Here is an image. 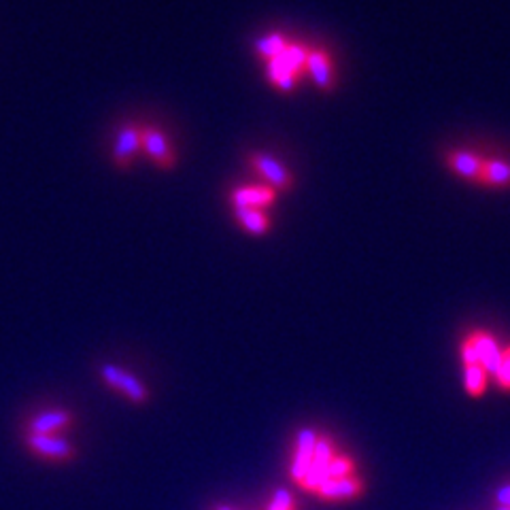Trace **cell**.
<instances>
[{
  "label": "cell",
  "instance_id": "20",
  "mask_svg": "<svg viewBox=\"0 0 510 510\" xmlns=\"http://www.w3.org/2000/svg\"><path fill=\"white\" fill-rule=\"evenodd\" d=\"M494 377H495V383L500 385L502 389L510 391V347H506V349H502L500 364H497Z\"/></svg>",
  "mask_w": 510,
  "mask_h": 510
},
{
  "label": "cell",
  "instance_id": "3",
  "mask_svg": "<svg viewBox=\"0 0 510 510\" xmlns=\"http://www.w3.org/2000/svg\"><path fill=\"white\" fill-rule=\"evenodd\" d=\"M142 152L160 171H172L177 166L175 145L158 126H142Z\"/></svg>",
  "mask_w": 510,
  "mask_h": 510
},
{
  "label": "cell",
  "instance_id": "18",
  "mask_svg": "<svg viewBox=\"0 0 510 510\" xmlns=\"http://www.w3.org/2000/svg\"><path fill=\"white\" fill-rule=\"evenodd\" d=\"M288 39H285L283 34H279V33H270V34H266L262 36V39H258L255 41V54L260 55V58H264L266 62H270L272 58H277L279 54L283 52L285 47H288Z\"/></svg>",
  "mask_w": 510,
  "mask_h": 510
},
{
  "label": "cell",
  "instance_id": "17",
  "mask_svg": "<svg viewBox=\"0 0 510 510\" xmlns=\"http://www.w3.org/2000/svg\"><path fill=\"white\" fill-rule=\"evenodd\" d=\"M464 387L468 391V396L472 397H481L487 389L489 381V372L483 368V366H466L464 368Z\"/></svg>",
  "mask_w": 510,
  "mask_h": 510
},
{
  "label": "cell",
  "instance_id": "16",
  "mask_svg": "<svg viewBox=\"0 0 510 510\" xmlns=\"http://www.w3.org/2000/svg\"><path fill=\"white\" fill-rule=\"evenodd\" d=\"M30 445H33L34 451H39L47 457L71 456V446H68V443H64V440H60V438H54V436H39V434H34V436L30 438Z\"/></svg>",
  "mask_w": 510,
  "mask_h": 510
},
{
  "label": "cell",
  "instance_id": "8",
  "mask_svg": "<svg viewBox=\"0 0 510 510\" xmlns=\"http://www.w3.org/2000/svg\"><path fill=\"white\" fill-rule=\"evenodd\" d=\"M103 378L107 381L111 387L120 389L122 394H126L128 397H132L134 402H142L147 397V391L142 387V383L134 375H130L128 370L120 368V366H103Z\"/></svg>",
  "mask_w": 510,
  "mask_h": 510
},
{
  "label": "cell",
  "instance_id": "22",
  "mask_svg": "<svg viewBox=\"0 0 510 510\" xmlns=\"http://www.w3.org/2000/svg\"><path fill=\"white\" fill-rule=\"evenodd\" d=\"M270 510H291V497L285 489L277 491L275 500H272V506Z\"/></svg>",
  "mask_w": 510,
  "mask_h": 510
},
{
  "label": "cell",
  "instance_id": "7",
  "mask_svg": "<svg viewBox=\"0 0 510 510\" xmlns=\"http://www.w3.org/2000/svg\"><path fill=\"white\" fill-rule=\"evenodd\" d=\"M304 73H309V77L313 79V83L323 92L334 90V64L329 60L326 49H309L307 68Z\"/></svg>",
  "mask_w": 510,
  "mask_h": 510
},
{
  "label": "cell",
  "instance_id": "12",
  "mask_svg": "<svg viewBox=\"0 0 510 510\" xmlns=\"http://www.w3.org/2000/svg\"><path fill=\"white\" fill-rule=\"evenodd\" d=\"M315 446H317V438L315 434L310 430H302L298 434V453H296V462H294V476L298 481H304V476H307L309 472V466L313 462V453H315Z\"/></svg>",
  "mask_w": 510,
  "mask_h": 510
},
{
  "label": "cell",
  "instance_id": "11",
  "mask_svg": "<svg viewBox=\"0 0 510 510\" xmlns=\"http://www.w3.org/2000/svg\"><path fill=\"white\" fill-rule=\"evenodd\" d=\"M478 185H487L494 190L510 188V162L500 158H485Z\"/></svg>",
  "mask_w": 510,
  "mask_h": 510
},
{
  "label": "cell",
  "instance_id": "13",
  "mask_svg": "<svg viewBox=\"0 0 510 510\" xmlns=\"http://www.w3.org/2000/svg\"><path fill=\"white\" fill-rule=\"evenodd\" d=\"M236 221L240 223V228L249 234L262 236L270 230L272 221L270 215L266 213V209H236Z\"/></svg>",
  "mask_w": 510,
  "mask_h": 510
},
{
  "label": "cell",
  "instance_id": "5",
  "mask_svg": "<svg viewBox=\"0 0 510 510\" xmlns=\"http://www.w3.org/2000/svg\"><path fill=\"white\" fill-rule=\"evenodd\" d=\"M277 201V191L269 185H242L230 191V204L236 209H269Z\"/></svg>",
  "mask_w": 510,
  "mask_h": 510
},
{
  "label": "cell",
  "instance_id": "23",
  "mask_svg": "<svg viewBox=\"0 0 510 510\" xmlns=\"http://www.w3.org/2000/svg\"><path fill=\"white\" fill-rule=\"evenodd\" d=\"M497 502H500V506H510V485L497 491Z\"/></svg>",
  "mask_w": 510,
  "mask_h": 510
},
{
  "label": "cell",
  "instance_id": "10",
  "mask_svg": "<svg viewBox=\"0 0 510 510\" xmlns=\"http://www.w3.org/2000/svg\"><path fill=\"white\" fill-rule=\"evenodd\" d=\"M329 462H332V446L326 438L323 440H317V446H315V453H313V462L309 466V472L307 476H304V485H307L309 489H319L323 483H326V470Z\"/></svg>",
  "mask_w": 510,
  "mask_h": 510
},
{
  "label": "cell",
  "instance_id": "14",
  "mask_svg": "<svg viewBox=\"0 0 510 510\" xmlns=\"http://www.w3.org/2000/svg\"><path fill=\"white\" fill-rule=\"evenodd\" d=\"M359 489H362V485H359L358 478L347 476V478H334V481H326L317 491H319L323 497H332V500H345V497L358 495Z\"/></svg>",
  "mask_w": 510,
  "mask_h": 510
},
{
  "label": "cell",
  "instance_id": "1",
  "mask_svg": "<svg viewBox=\"0 0 510 510\" xmlns=\"http://www.w3.org/2000/svg\"><path fill=\"white\" fill-rule=\"evenodd\" d=\"M309 49L302 43H288V47L283 49L277 58L266 62V73H269V81L281 92L296 90L298 79L304 74L307 68Z\"/></svg>",
  "mask_w": 510,
  "mask_h": 510
},
{
  "label": "cell",
  "instance_id": "24",
  "mask_svg": "<svg viewBox=\"0 0 510 510\" xmlns=\"http://www.w3.org/2000/svg\"><path fill=\"white\" fill-rule=\"evenodd\" d=\"M497 510H510V506H500Z\"/></svg>",
  "mask_w": 510,
  "mask_h": 510
},
{
  "label": "cell",
  "instance_id": "6",
  "mask_svg": "<svg viewBox=\"0 0 510 510\" xmlns=\"http://www.w3.org/2000/svg\"><path fill=\"white\" fill-rule=\"evenodd\" d=\"M483 162V155L475 152H466V149H456V152H449L445 155V164L453 175H457L459 179L470 183H478V179H481Z\"/></svg>",
  "mask_w": 510,
  "mask_h": 510
},
{
  "label": "cell",
  "instance_id": "25",
  "mask_svg": "<svg viewBox=\"0 0 510 510\" xmlns=\"http://www.w3.org/2000/svg\"><path fill=\"white\" fill-rule=\"evenodd\" d=\"M221 510H228V508H221Z\"/></svg>",
  "mask_w": 510,
  "mask_h": 510
},
{
  "label": "cell",
  "instance_id": "21",
  "mask_svg": "<svg viewBox=\"0 0 510 510\" xmlns=\"http://www.w3.org/2000/svg\"><path fill=\"white\" fill-rule=\"evenodd\" d=\"M459 353H462L464 368H466V366H481V362H478V351H476V347H475V340L470 338V334L462 340Z\"/></svg>",
  "mask_w": 510,
  "mask_h": 510
},
{
  "label": "cell",
  "instance_id": "4",
  "mask_svg": "<svg viewBox=\"0 0 510 510\" xmlns=\"http://www.w3.org/2000/svg\"><path fill=\"white\" fill-rule=\"evenodd\" d=\"M142 152V123H123L115 136L111 158L120 171H130L136 155Z\"/></svg>",
  "mask_w": 510,
  "mask_h": 510
},
{
  "label": "cell",
  "instance_id": "2",
  "mask_svg": "<svg viewBox=\"0 0 510 510\" xmlns=\"http://www.w3.org/2000/svg\"><path fill=\"white\" fill-rule=\"evenodd\" d=\"M249 166L253 172H258L264 179L266 185L277 191H291L294 190V175L283 162H279L275 155L264 153V152H253L249 153Z\"/></svg>",
  "mask_w": 510,
  "mask_h": 510
},
{
  "label": "cell",
  "instance_id": "9",
  "mask_svg": "<svg viewBox=\"0 0 510 510\" xmlns=\"http://www.w3.org/2000/svg\"><path fill=\"white\" fill-rule=\"evenodd\" d=\"M470 338L475 340V347L478 351V362H481V366L489 372V375H494L502 358V349L500 345H497L495 336L485 332V329H475V332H470Z\"/></svg>",
  "mask_w": 510,
  "mask_h": 510
},
{
  "label": "cell",
  "instance_id": "15",
  "mask_svg": "<svg viewBox=\"0 0 510 510\" xmlns=\"http://www.w3.org/2000/svg\"><path fill=\"white\" fill-rule=\"evenodd\" d=\"M68 419H71V417H68L66 410L52 408V410H47V413L36 417V419L33 421V432L39 434V436H49V432L66 426Z\"/></svg>",
  "mask_w": 510,
  "mask_h": 510
},
{
  "label": "cell",
  "instance_id": "19",
  "mask_svg": "<svg viewBox=\"0 0 510 510\" xmlns=\"http://www.w3.org/2000/svg\"><path fill=\"white\" fill-rule=\"evenodd\" d=\"M353 464L349 457H332L328 470H326V481H334V478H347L351 476Z\"/></svg>",
  "mask_w": 510,
  "mask_h": 510
}]
</instances>
